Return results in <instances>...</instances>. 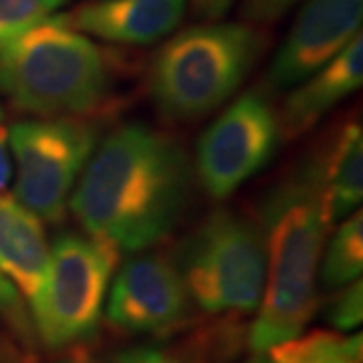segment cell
Masks as SVG:
<instances>
[{
    "instance_id": "obj_1",
    "label": "cell",
    "mask_w": 363,
    "mask_h": 363,
    "mask_svg": "<svg viewBox=\"0 0 363 363\" xmlns=\"http://www.w3.org/2000/svg\"><path fill=\"white\" fill-rule=\"evenodd\" d=\"M192 186L194 166L178 140L125 123L97 143L69 210L85 234L117 252H142L178 226Z\"/></svg>"
},
{
    "instance_id": "obj_2",
    "label": "cell",
    "mask_w": 363,
    "mask_h": 363,
    "mask_svg": "<svg viewBox=\"0 0 363 363\" xmlns=\"http://www.w3.org/2000/svg\"><path fill=\"white\" fill-rule=\"evenodd\" d=\"M267 279L259 315L248 331L252 353L305 331L319 305V264L331 228L305 169L279 184L262 208Z\"/></svg>"
},
{
    "instance_id": "obj_3",
    "label": "cell",
    "mask_w": 363,
    "mask_h": 363,
    "mask_svg": "<svg viewBox=\"0 0 363 363\" xmlns=\"http://www.w3.org/2000/svg\"><path fill=\"white\" fill-rule=\"evenodd\" d=\"M111 67L93 40L51 14L0 40V93L37 117H89L111 95Z\"/></svg>"
},
{
    "instance_id": "obj_4",
    "label": "cell",
    "mask_w": 363,
    "mask_h": 363,
    "mask_svg": "<svg viewBox=\"0 0 363 363\" xmlns=\"http://www.w3.org/2000/svg\"><path fill=\"white\" fill-rule=\"evenodd\" d=\"M267 45V35L250 23H204L172 35L150 67L156 111L174 123L216 111L240 89Z\"/></svg>"
},
{
    "instance_id": "obj_5",
    "label": "cell",
    "mask_w": 363,
    "mask_h": 363,
    "mask_svg": "<svg viewBox=\"0 0 363 363\" xmlns=\"http://www.w3.org/2000/svg\"><path fill=\"white\" fill-rule=\"evenodd\" d=\"M190 301L206 315L240 317L259 309L267 279L260 224L220 208L188 236L180 252Z\"/></svg>"
},
{
    "instance_id": "obj_6",
    "label": "cell",
    "mask_w": 363,
    "mask_h": 363,
    "mask_svg": "<svg viewBox=\"0 0 363 363\" xmlns=\"http://www.w3.org/2000/svg\"><path fill=\"white\" fill-rule=\"evenodd\" d=\"M117 257L116 248L89 234L61 233L52 240L45 286L28 313L47 350L65 351L95 333Z\"/></svg>"
},
{
    "instance_id": "obj_7",
    "label": "cell",
    "mask_w": 363,
    "mask_h": 363,
    "mask_svg": "<svg viewBox=\"0 0 363 363\" xmlns=\"http://www.w3.org/2000/svg\"><path fill=\"white\" fill-rule=\"evenodd\" d=\"M14 200L43 222H61L69 198L99 143L97 125L85 117H37L9 130Z\"/></svg>"
},
{
    "instance_id": "obj_8",
    "label": "cell",
    "mask_w": 363,
    "mask_h": 363,
    "mask_svg": "<svg viewBox=\"0 0 363 363\" xmlns=\"http://www.w3.org/2000/svg\"><path fill=\"white\" fill-rule=\"evenodd\" d=\"M281 142L279 111L262 91H248L202 133L196 147V178L210 198L226 200L271 164Z\"/></svg>"
},
{
    "instance_id": "obj_9",
    "label": "cell",
    "mask_w": 363,
    "mask_h": 363,
    "mask_svg": "<svg viewBox=\"0 0 363 363\" xmlns=\"http://www.w3.org/2000/svg\"><path fill=\"white\" fill-rule=\"evenodd\" d=\"M111 279L105 317L128 335L166 333L186 319L190 295L178 262L166 255L133 252Z\"/></svg>"
},
{
    "instance_id": "obj_10",
    "label": "cell",
    "mask_w": 363,
    "mask_h": 363,
    "mask_svg": "<svg viewBox=\"0 0 363 363\" xmlns=\"http://www.w3.org/2000/svg\"><path fill=\"white\" fill-rule=\"evenodd\" d=\"M363 0H307L267 69V87L291 89L362 35Z\"/></svg>"
},
{
    "instance_id": "obj_11",
    "label": "cell",
    "mask_w": 363,
    "mask_h": 363,
    "mask_svg": "<svg viewBox=\"0 0 363 363\" xmlns=\"http://www.w3.org/2000/svg\"><path fill=\"white\" fill-rule=\"evenodd\" d=\"M188 0H95L65 14L69 25L105 43L145 47L174 35Z\"/></svg>"
},
{
    "instance_id": "obj_12",
    "label": "cell",
    "mask_w": 363,
    "mask_h": 363,
    "mask_svg": "<svg viewBox=\"0 0 363 363\" xmlns=\"http://www.w3.org/2000/svg\"><path fill=\"white\" fill-rule=\"evenodd\" d=\"M363 83V39L357 35L327 65L303 79L286 93L279 111L283 140H297L345 101Z\"/></svg>"
},
{
    "instance_id": "obj_13",
    "label": "cell",
    "mask_w": 363,
    "mask_h": 363,
    "mask_svg": "<svg viewBox=\"0 0 363 363\" xmlns=\"http://www.w3.org/2000/svg\"><path fill=\"white\" fill-rule=\"evenodd\" d=\"M303 169L319 194L329 226L359 210L363 200L362 123L357 119L341 123Z\"/></svg>"
},
{
    "instance_id": "obj_14",
    "label": "cell",
    "mask_w": 363,
    "mask_h": 363,
    "mask_svg": "<svg viewBox=\"0 0 363 363\" xmlns=\"http://www.w3.org/2000/svg\"><path fill=\"white\" fill-rule=\"evenodd\" d=\"M51 245L37 214L0 194V274L16 289L28 313L40 298Z\"/></svg>"
},
{
    "instance_id": "obj_15",
    "label": "cell",
    "mask_w": 363,
    "mask_h": 363,
    "mask_svg": "<svg viewBox=\"0 0 363 363\" xmlns=\"http://www.w3.org/2000/svg\"><path fill=\"white\" fill-rule=\"evenodd\" d=\"M363 271V216L355 210L339 222L337 230L325 247L319 264V286L337 291L362 277Z\"/></svg>"
},
{
    "instance_id": "obj_16",
    "label": "cell",
    "mask_w": 363,
    "mask_h": 363,
    "mask_svg": "<svg viewBox=\"0 0 363 363\" xmlns=\"http://www.w3.org/2000/svg\"><path fill=\"white\" fill-rule=\"evenodd\" d=\"M271 363H362V335L313 331L267 351Z\"/></svg>"
},
{
    "instance_id": "obj_17",
    "label": "cell",
    "mask_w": 363,
    "mask_h": 363,
    "mask_svg": "<svg viewBox=\"0 0 363 363\" xmlns=\"http://www.w3.org/2000/svg\"><path fill=\"white\" fill-rule=\"evenodd\" d=\"M67 0H0V40L51 16Z\"/></svg>"
},
{
    "instance_id": "obj_18",
    "label": "cell",
    "mask_w": 363,
    "mask_h": 363,
    "mask_svg": "<svg viewBox=\"0 0 363 363\" xmlns=\"http://www.w3.org/2000/svg\"><path fill=\"white\" fill-rule=\"evenodd\" d=\"M333 293H335V297L331 298V303L327 307V321L341 333L355 331L363 321L362 279L341 286Z\"/></svg>"
},
{
    "instance_id": "obj_19",
    "label": "cell",
    "mask_w": 363,
    "mask_h": 363,
    "mask_svg": "<svg viewBox=\"0 0 363 363\" xmlns=\"http://www.w3.org/2000/svg\"><path fill=\"white\" fill-rule=\"evenodd\" d=\"M0 313L11 321L23 341H28L30 333H35L30 325V315L26 313L23 298L2 274H0Z\"/></svg>"
},
{
    "instance_id": "obj_20",
    "label": "cell",
    "mask_w": 363,
    "mask_h": 363,
    "mask_svg": "<svg viewBox=\"0 0 363 363\" xmlns=\"http://www.w3.org/2000/svg\"><path fill=\"white\" fill-rule=\"evenodd\" d=\"M301 0H245L240 16L250 25H271L295 9Z\"/></svg>"
},
{
    "instance_id": "obj_21",
    "label": "cell",
    "mask_w": 363,
    "mask_h": 363,
    "mask_svg": "<svg viewBox=\"0 0 363 363\" xmlns=\"http://www.w3.org/2000/svg\"><path fill=\"white\" fill-rule=\"evenodd\" d=\"M109 363H198L194 355L182 353L176 350H166V347H152V345H142V347H131V350L117 353Z\"/></svg>"
},
{
    "instance_id": "obj_22",
    "label": "cell",
    "mask_w": 363,
    "mask_h": 363,
    "mask_svg": "<svg viewBox=\"0 0 363 363\" xmlns=\"http://www.w3.org/2000/svg\"><path fill=\"white\" fill-rule=\"evenodd\" d=\"M13 178V154L9 143V130L0 123V194H4L6 186Z\"/></svg>"
},
{
    "instance_id": "obj_23",
    "label": "cell",
    "mask_w": 363,
    "mask_h": 363,
    "mask_svg": "<svg viewBox=\"0 0 363 363\" xmlns=\"http://www.w3.org/2000/svg\"><path fill=\"white\" fill-rule=\"evenodd\" d=\"M190 2H192L194 11L200 16L216 21V18L224 16L233 9V4L236 0H190Z\"/></svg>"
},
{
    "instance_id": "obj_24",
    "label": "cell",
    "mask_w": 363,
    "mask_h": 363,
    "mask_svg": "<svg viewBox=\"0 0 363 363\" xmlns=\"http://www.w3.org/2000/svg\"><path fill=\"white\" fill-rule=\"evenodd\" d=\"M49 363H93V359H91V355L87 351L81 350L79 345H75V347L65 350L63 355H59L57 359H52Z\"/></svg>"
},
{
    "instance_id": "obj_25",
    "label": "cell",
    "mask_w": 363,
    "mask_h": 363,
    "mask_svg": "<svg viewBox=\"0 0 363 363\" xmlns=\"http://www.w3.org/2000/svg\"><path fill=\"white\" fill-rule=\"evenodd\" d=\"M0 363H26V359L11 341L0 339Z\"/></svg>"
},
{
    "instance_id": "obj_26",
    "label": "cell",
    "mask_w": 363,
    "mask_h": 363,
    "mask_svg": "<svg viewBox=\"0 0 363 363\" xmlns=\"http://www.w3.org/2000/svg\"><path fill=\"white\" fill-rule=\"evenodd\" d=\"M242 363H271V359H269V355H267V353H252L247 362H242Z\"/></svg>"
},
{
    "instance_id": "obj_27",
    "label": "cell",
    "mask_w": 363,
    "mask_h": 363,
    "mask_svg": "<svg viewBox=\"0 0 363 363\" xmlns=\"http://www.w3.org/2000/svg\"><path fill=\"white\" fill-rule=\"evenodd\" d=\"M0 123H2V107H0Z\"/></svg>"
}]
</instances>
